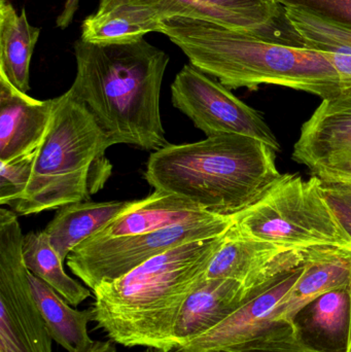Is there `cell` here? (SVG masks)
Instances as JSON below:
<instances>
[{"mask_svg":"<svg viewBox=\"0 0 351 352\" xmlns=\"http://www.w3.org/2000/svg\"><path fill=\"white\" fill-rule=\"evenodd\" d=\"M72 96L88 109L113 146L156 152L169 144L160 94L169 56L142 38L127 45L74 43Z\"/></svg>","mask_w":351,"mask_h":352,"instance_id":"6da1fadb","label":"cell"},{"mask_svg":"<svg viewBox=\"0 0 351 352\" xmlns=\"http://www.w3.org/2000/svg\"><path fill=\"white\" fill-rule=\"evenodd\" d=\"M224 235L171 248L93 291L94 322L113 342L177 349L173 331L185 300L205 279Z\"/></svg>","mask_w":351,"mask_h":352,"instance_id":"7a4b0ae2","label":"cell"},{"mask_svg":"<svg viewBox=\"0 0 351 352\" xmlns=\"http://www.w3.org/2000/svg\"><path fill=\"white\" fill-rule=\"evenodd\" d=\"M166 35L194 67L228 89L256 91L273 85L324 99L342 92L339 76L323 52L288 47L201 19L173 16L162 21Z\"/></svg>","mask_w":351,"mask_h":352,"instance_id":"3957f363","label":"cell"},{"mask_svg":"<svg viewBox=\"0 0 351 352\" xmlns=\"http://www.w3.org/2000/svg\"><path fill=\"white\" fill-rule=\"evenodd\" d=\"M282 175L273 148L239 134L167 144L150 154L144 173L155 190L177 195L220 215L245 210Z\"/></svg>","mask_w":351,"mask_h":352,"instance_id":"277c9868","label":"cell"},{"mask_svg":"<svg viewBox=\"0 0 351 352\" xmlns=\"http://www.w3.org/2000/svg\"><path fill=\"white\" fill-rule=\"evenodd\" d=\"M111 146L69 90L54 98L51 123L37 148L30 182L10 208L19 215L36 214L90 200L113 175L106 157Z\"/></svg>","mask_w":351,"mask_h":352,"instance_id":"5b68a950","label":"cell"},{"mask_svg":"<svg viewBox=\"0 0 351 352\" xmlns=\"http://www.w3.org/2000/svg\"><path fill=\"white\" fill-rule=\"evenodd\" d=\"M247 235L286 250L332 246L351 252V237L338 219L317 176L282 175L265 194L234 214Z\"/></svg>","mask_w":351,"mask_h":352,"instance_id":"8992f818","label":"cell"},{"mask_svg":"<svg viewBox=\"0 0 351 352\" xmlns=\"http://www.w3.org/2000/svg\"><path fill=\"white\" fill-rule=\"evenodd\" d=\"M234 223V215H218L208 221L136 235L92 236L70 252L66 263L70 271L93 292L100 283L115 280L171 248L224 235Z\"/></svg>","mask_w":351,"mask_h":352,"instance_id":"52a82bcc","label":"cell"},{"mask_svg":"<svg viewBox=\"0 0 351 352\" xmlns=\"http://www.w3.org/2000/svg\"><path fill=\"white\" fill-rule=\"evenodd\" d=\"M173 107L210 136L239 134L280 151L275 134L263 115L237 98L228 88L193 65H185L171 85Z\"/></svg>","mask_w":351,"mask_h":352,"instance_id":"ba28073f","label":"cell"},{"mask_svg":"<svg viewBox=\"0 0 351 352\" xmlns=\"http://www.w3.org/2000/svg\"><path fill=\"white\" fill-rule=\"evenodd\" d=\"M292 158L324 182L351 184V89L321 100L303 124Z\"/></svg>","mask_w":351,"mask_h":352,"instance_id":"9c48e42d","label":"cell"},{"mask_svg":"<svg viewBox=\"0 0 351 352\" xmlns=\"http://www.w3.org/2000/svg\"><path fill=\"white\" fill-rule=\"evenodd\" d=\"M304 250H286L232 226L208 265L205 279H232L247 300L304 263Z\"/></svg>","mask_w":351,"mask_h":352,"instance_id":"30bf717a","label":"cell"},{"mask_svg":"<svg viewBox=\"0 0 351 352\" xmlns=\"http://www.w3.org/2000/svg\"><path fill=\"white\" fill-rule=\"evenodd\" d=\"M16 213L0 209V305L8 310L30 352H53L51 335L31 289Z\"/></svg>","mask_w":351,"mask_h":352,"instance_id":"8fae6325","label":"cell"},{"mask_svg":"<svg viewBox=\"0 0 351 352\" xmlns=\"http://www.w3.org/2000/svg\"><path fill=\"white\" fill-rule=\"evenodd\" d=\"M303 265L239 306L218 326L173 352H226L242 346L276 326L274 311L302 273Z\"/></svg>","mask_w":351,"mask_h":352,"instance_id":"7c38bea8","label":"cell"},{"mask_svg":"<svg viewBox=\"0 0 351 352\" xmlns=\"http://www.w3.org/2000/svg\"><path fill=\"white\" fill-rule=\"evenodd\" d=\"M303 270L274 311L276 324L296 322L307 306L325 294L346 289L351 285V252L332 246L304 250Z\"/></svg>","mask_w":351,"mask_h":352,"instance_id":"4fadbf2b","label":"cell"},{"mask_svg":"<svg viewBox=\"0 0 351 352\" xmlns=\"http://www.w3.org/2000/svg\"><path fill=\"white\" fill-rule=\"evenodd\" d=\"M53 111L54 99L32 98L0 74V161L35 152L47 134Z\"/></svg>","mask_w":351,"mask_h":352,"instance_id":"5bb4252c","label":"cell"},{"mask_svg":"<svg viewBox=\"0 0 351 352\" xmlns=\"http://www.w3.org/2000/svg\"><path fill=\"white\" fill-rule=\"evenodd\" d=\"M218 215L220 214L208 212L177 195L155 190L146 198L136 200L129 210L111 221L94 237H122L148 233L173 226L208 221Z\"/></svg>","mask_w":351,"mask_h":352,"instance_id":"9a60e30c","label":"cell"},{"mask_svg":"<svg viewBox=\"0 0 351 352\" xmlns=\"http://www.w3.org/2000/svg\"><path fill=\"white\" fill-rule=\"evenodd\" d=\"M247 301L242 287L236 281L204 279L179 312L173 331L177 349L218 326Z\"/></svg>","mask_w":351,"mask_h":352,"instance_id":"2e32d148","label":"cell"},{"mask_svg":"<svg viewBox=\"0 0 351 352\" xmlns=\"http://www.w3.org/2000/svg\"><path fill=\"white\" fill-rule=\"evenodd\" d=\"M135 202L86 201L71 203L60 207L43 231L64 262L76 246L102 231L111 221L129 210Z\"/></svg>","mask_w":351,"mask_h":352,"instance_id":"e0dca14e","label":"cell"},{"mask_svg":"<svg viewBox=\"0 0 351 352\" xmlns=\"http://www.w3.org/2000/svg\"><path fill=\"white\" fill-rule=\"evenodd\" d=\"M162 16L152 8L101 1L82 25V41L94 45H127L150 32H159Z\"/></svg>","mask_w":351,"mask_h":352,"instance_id":"ac0fdd59","label":"cell"},{"mask_svg":"<svg viewBox=\"0 0 351 352\" xmlns=\"http://www.w3.org/2000/svg\"><path fill=\"white\" fill-rule=\"evenodd\" d=\"M41 28L29 24L8 0H0V74L21 92L30 90V62Z\"/></svg>","mask_w":351,"mask_h":352,"instance_id":"d6986e66","label":"cell"},{"mask_svg":"<svg viewBox=\"0 0 351 352\" xmlns=\"http://www.w3.org/2000/svg\"><path fill=\"white\" fill-rule=\"evenodd\" d=\"M31 289L53 341L67 352H80L94 340L88 333V324L94 322L92 308L78 310L45 281L29 272Z\"/></svg>","mask_w":351,"mask_h":352,"instance_id":"ffe728a7","label":"cell"},{"mask_svg":"<svg viewBox=\"0 0 351 352\" xmlns=\"http://www.w3.org/2000/svg\"><path fill=\"white\" fill-rule=\"evenodd\" d=\"M23 256L29 272L53 287L71 306L91 297V289L71 278L64 270L63 261L56 252L45 231L24 236Z\"/></svg>","mask_w":351,"mask_h":352,"instance_id":"44dd1931","label":"cell"},{"mask_svg":"<svg viewBox=\"0 0 351 352\" xmlns=\"http://www.w3.org/2000/svg\"><path fill=\"white\" fill-rule=\"evenodd\" d=\"M305 49L351 56V28L296 8H284Z\"/></svg>","mask_w":351,"mask_h":352,"instance_id":"7402d4cb","label":"cell"},{"mask_svg":"<svg viewBox=\"0 0 351 352\" xmlns=\"http://www.w3.org/2000/svg\"><path fill=\"white\" fill-rule=\"evenodd\" d=\"M226 352H336L324 351L308 344L298 324H276L261 336L242 346Z\"/></svg>","mask_w":351,"mask_h":352,"instance_id":"603a6c76","label":"cell"},{"mask_svg":"<svg viewBox=\"0 0 351 352\" xmlns=\"http://www.w3.org/2000/svg\"><path fill=\"white\" fill-rule=\"evenodd\" d=\"M311 318L313 324L329 335H337L346 329L350 298L348 291L330 292L313 302Z\"/></svg>","mask_w":351,"mask_h":352,"instance_id":"cb8c5ba5","label":"cell"},{"mask_svg":"<svg viewBox=\"0 0 351 352\" xmlns=\"http://www.w3.org/2000/svg\"><path fill=\"white\" fill-rule=\"evenodd\" d=\"M37 150L31 154L0 161V205L10 206L24 196L34 168Z\"/></svg>","mask_w":351,"mask_h":352,"instance_id":"d4e9b609","label":"cell"},{"mask_svg":"<svg viewBox=\"0 0 351 352\" xmlns=\"http://www.w3.org/2000/svg\"><path fill=\"white\" fill-rule=\"evenodd\" d=\"M107 3H127L144 6L158 12L164 19L173 16L201 19L216 23L214 14L196 0H101ZM218 24V23H216Z\"/></svg>","mask_w":351,"mask_h":352,"instance_id":"484cf974","label":"cell"},{"mask_svg":"<svg viewBox=\"0 0 351 352\" xmlns=\"http://www.w3.org/2000/svg\"><path fill=\"white\" fill-rule=\"evenodd\" d=\"M284 8H296L351 28V0H275Z\"/></svg>","mask_w":351,"mask_h":352,"instance_id":"4316f807","label":"cell"},{"mask_svg":"<svg viewBox=\"0 0 351 352\" xmlns=\"http://www.w3.org/2000/svg\"><path fill=\"white\" fill-rule=\"evenodd\" d=\"M324 192L330 206L351 237V184L324 182Z\"/></svg>","mask_w":351,"mask_h":352,"instance_id":"83f0119b","label":"cell"},{"mask_svg":"<svg viewBox=\"0 0 351 352\" xmlns=\"http://www.w3.org/2000/svg\"><path fill=\"white\" fill-rule=\"evenodd\" d=\"M0 352H30L8 310L0 305Z\"/></svg>","mask_w":351,"mask_h":352,"instance_id":"f1b7e54d","label":"cell"},{"mask_svg":"<svg viewBox=\"0 0 351 352\" xmlns=\"http://www.w3.org/2000/svg\"><path fill=\"white\" fill-rule=\"evenodd\" d=\"M332 65L337 70L342 91L351 89V56L326 53Z\"/></svg>","mask_w":351,"mask_h":352,"instance_id":"f546056e","label":"cell"},{"mask_svg":"<svg viewBox=\"0 0 351 352\" xmlns=\"http://www.w3.org/2000/svg\"><path fill=\"white\" fill-rule=\"evenodd\" d=\"M78 3L80 0H66L63 10L56 21L58 28L66 29L71 24L78 8Z\"/></svg>","mask_w":351,"mask_h":352,"instance_id":"4dcf8cb0","label":"cell"},{"mask_svg":"<svg viewBox=\"0 0 351 352\" xmlns=\"http://www.w3.org/2000/svg\"><path fill=\"white\" fill-rule=\"evenodd\" d=\"M80 352H117V349L111 340L94 341L88 349Z\"/></svg>","mask_w":351,"mask_h":352,"instance_id":"1f68e13d","label":"cell"},{"mask_svg":"<svg viewBox=\"0 0 351 352\" xmlns=\"http://www.w3.org/2000/svg\"><path fill=\"white\" fill-rule=\"evenodd\" d=\"M348 298H350V307H348V327H346V346L344 352H351V285L348 289Z\"/></svg>","mask_w":351,"mask_h":352,"instance_id":"d6a6232c","label":"cell"},{"mask_svg":"<svg viewBox=\"0 0 351 352\" xmlns=\"http://www.w3.org/2000/svg\"><path fill=\"white\" fill-rule=\"evenodd\" d=\"M142 352H162V351H157V349H146V351H142Z\"/></svg>","mask_w":351,"mask_h":352,"instance_id":"836d02e7","label":"cell"}]
</instances>
